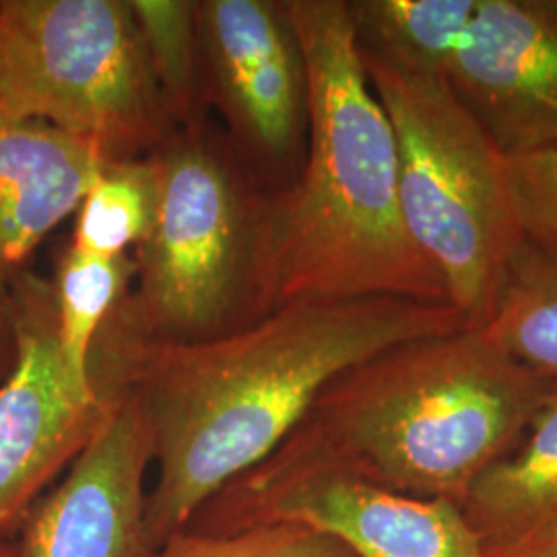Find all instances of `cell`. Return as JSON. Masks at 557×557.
Segmentation results:
<instances>
[{"label":"cell","instance_id":"cell-11","mask_svg":"<svg viewBox=\"0 0 557 557\" xmlns=\"http://www.w3.org/2000/svg\"><path fill=\"white\" fill-rule=\"evenodd\" d=\"M119 405L94 440L23 522L17 557H147V469L153 438L139 403Z\"/></svg>","mask_w":557,"mask_h":557},{"label":"cell","instance_id":"cell-3","mask_svg":"<svg viewBox=\"0 0 557 557\" xmlns=\"http://www.w3.org/2000/svg\"><path fill=\"white\" fill-rule=\"evenodd\" d=\"M556 386L475 326L405 341L333 380L264 460L460 508Z\"/></svg>","mask_w":557,"mask_h":557},{"label":"cell","instance_id":"cell-15","mask_svg":"<svg viewBox=\"0 0 557 557\" xmlns=\"http://www.w3.org/2000/svg\"><path fill=\"white\" fill-rule=\"evenodd\" d=\"M479 331L508 358L557 382V244L522 238Z\"/></svg>","mask_w":557,"mask_h":557},{"label":"cell","instance_id":"cell-2","mask_svg":"<svg viewBox=\"0 0 557 557\" xmlns=\"http://www.w3.org/2000/svg\"><path fill=\"white\" fill-rule=\"evenodd\" d=\"M306 73L308 151L269 200L257 319L294 301L407 298L448 304L407 232L397 137L372 91L343 0H285Z\"/></svg>","mask_w":557,"mask_h":557},{"label":"cell","instance_id":"cell-23","mask_svg":"<svg viewBox=\"0 0 557 557\" xmlns=\"http://www.w3.org/2000/svg\"><path fill=\"white\" fill-rule=\"evenodd\" d=\"M0 557H17V543L15 541L0 543Z\"/></svg>","mask_w":557,"mask_h":557},{"label":"cell","instance_id":"cell-6","mask_svg":"<svg viewBox=\"0 0 557 557\" xmlns=\"http://www.w3.org/2000/svg\"><path fill=\"white\" fill-rule=\"evenodd\" d=\"M0 119L143 158L174 135L128 0H0Z\"/></svg>","mask_w":557,"mask_h":557},{"label":"cell","instance_id":"cell-8","mask_svg":"<svg viewBox=\"0 0 557 557\" xmlns=\"http://www.w3.org/2000/svg\"><path fill=\"white\" fill-rule=\"evenodd\" d=\"M296 522L356 557H487L457 504L419 498L320 467L262 460L227 483L188 522L195 533Z\"/></svg>","mask_w":557,"mask_h":557},{"label":"cell","instance_id":"cell-21","mask_svg":"<svg viewBox=\"0 0 557 557\" xmlns=\"http://www.w3.org/2000/svg\"><path fill=\"white\" fill-rule=\"evenodd\" d=\"M17 359V333L11 294L0 296V384L11 374Z\"/></svg>","mask_w":557,"mask_h":557},{"label":"cell","instance_id":"cell-20","mask_svg":"<svg viewBox=\"0 0 557 557\" xmlns=\"http://www.w3.org/2000/svg\"><path fill=\"white\" fill-rule=\"evenodd\" d=\"M508 160L524 236L557 244V147Z\"/></svg>","mask_w":557,"mask_h":557},{"label":"cell","instance_id":"cell-17","mask_svg":"<svg viewBox=\"0 0 557 557\" xmlns=\"http://www.w3.org/2000/svg\"><path fill=\"white\" fill-rule=\"evenodd\" d=\"M161 103L184 128L197 126L205 96L199 4L195 0H128Z\"/></svg>","mask_w":557,"mask_h":557},{"label":"cell","instance_id":"cell-9","mask_svg":"<svg viewBox=\"0 0 557 557\" xmlns=\"http://www.w3.org/2000/svg\"><path fill=\"white\" fill-rule=\"evenodd\" d=\"M202 81L234 139L285 168L308 128L306 73L285 0H200Z\"/></svg>","mask_w":557,"mask_h":557},{"label":"cell","instance_id":"cell-4","mask_svg":"<svg viewBox=\"0 0 557 557\" xmlns=\"http://www.w3.org/2000/svg\"><path fill=\"white\" fill-rule=\"evenodd\" d=\"M160 202L131 252L137 275L101 333L120 341H202L257 320L260 242L269 200L199 126L153 151Z\"/></svg>","mask_w":557,"mask_h":557},{"label":"cell","instance_id":"cell-16","mask_svg":"<svg viewBox=\"0 0 557 557\" xmlns=\"http://www.w3.org/2000/svg\"><path fill=\"white\" fill-rule=\"evenodd\" d=\"M160 188V163L153 151L108 161L77 209L69 246L103 259L131 255L156 221Z\"/></svg>","mask_w":557,"mask_h":557},{"label":"cell","instance_id":"cell-19","mask_svg":"<svg viewBox=\"0 0 557 557\" xmlns=\"http://www.w3.org/2000/svg\"><path fill=\"white\" fill-rule=\"evenodd\" d=\"M147 557H356L341 541L296 522H269L236 533L180 531Z\"/></svg>","mask_w":557,"mask_h":557},{"label":"cell","instance_id":"cell-14","mask_svg":"<svg viewBox=\"0 0 557 557\" xmlns=\"http://www.w3.org/2000/svg\"><path fill=\"white\" fill-rule=\"evenodd\" d=\"M479 0H354L359 50L407 75L446 79Z\"/></svg>","mask_w":557,"mask_h":557},{"label":"cell","instance_id":"cell-18","mask_svg":"<svg viewBox=\"0 0 557 557\" xmlns=\"http://www.w3.org/2000/svg\"><path fill=\"white\" fill-rule=\"evenodd\" d=\"M137 264L133 255L94 257L66 246L52 283L60 341L71 366L91 376V351L106 320L133 287Z\"/></svg>","mask_w":557,"mask_h":557},{"label":"cell","instance_id":"cell-10","mask_svg":"<svg viewBox=\"0 0 557 557\" xmlns=\"http://www.w3.org/2000/svg\"><path fill=\"white\" fill-rule=\"evenodd\" d=\"M446 81L508 158L557 147V0H479Z\"/></svg>","mask_w":557,"mask_h":557},{"label":"cell","instance_id":"cell-1","mask_svg":"<svg viewBox=\"0 0 557 557\" xmlns=\"http://www.w3.org/2000/svg\"><path fill=\"white\" fill-rule=\"evenodd\" d=\"M469 329L450 304L407 298L294 301L202 341L100 333L91 379L139 403L158 481L145 533L158 549L234 479L273 455L349 368L413 338Z\"/></svg>","mask_w":557,"mask_h":557},{"label":"cell","instance_id":"cell-22","mask_svg":"<svg viewBox=\"0 0 557 557\" xmlns=\"http://www.w3.org/2000/svg\"><path fill=\"white\" fill-rule=\"evenodd\" d=\"M498 557H557V527Z\"/></svg>","mask_w":557,"mask_h":557},{"label":"cell","instance_id":"cell-13","mask_svg":"<svg viewBox=\"0 0 557 557\" xmlns=\"http://www.w3.org/2000/svg\"><path fill=\"white\" fill-rule=\"evenodd\" d=\"M485 556L498 557L557 527V386L460 506Z\"/></svg>","mask_w":557,"mask_h":557},{"label":"cell","instance_id":"cell-5","mask_svg":"<svg viewBox=\"0 0 557 557\" xmlns=\"http://www.w3.org/2000/svg\"><path fill=\"white\" fill-rule=\"evenodd\" d=\"M361 62L397 137L407 232L448 304L479 329L524 238L510 160L448 81L407 75L363 52Z\"/></svg>","mask_w":557,"mask_h":557},{"label":"cell","instance_id":"cell-12","mask_svg":"<svg viewBox=\"0 0 557 557\" xmlns=\"http://www.w3.org/2000/svg\"><path fill=\"white\" fill-rule=\"evenodd\" d=\"M110 158L38 120L0 119V296L60 223L77 213Z\"/></svg>","mask_w":557,"mask_h":557},{"label":"cell","instance_id":"cell-7","mask_svg":"<svg viewBox=\"0 0 557 557\" xmlns=\"http://www.w3.org/2000/svg\"><path fill=\"white\" fill-rule=\"evenodd\" d=\"M9 294L17 359L0 384V543L20 535L60 473L100 436L120 398L71 366L48 278L23 271Z\"/></svg>","mask_w":557,"mask_h":557}]
</instances>
